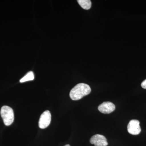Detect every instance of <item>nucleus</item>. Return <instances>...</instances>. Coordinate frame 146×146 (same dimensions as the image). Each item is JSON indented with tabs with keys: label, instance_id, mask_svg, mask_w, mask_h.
I'll return each mask as SVG.
<instances>
[{
	"label": "nucleus",
	"instance_id": "6",
	"mask_svg": "<svg viewBox=\"0 0 146 146\" xmlns=\"http://www.w3.org/2000/svg\"><path fill=\"white\" fill-rule=\"evenodd\" d=\"M100 112L104 114H110L115 109V104L111 102H104L98 107Z\"/></svg>",
	"mask_w": 146,
	"mask_h": 146
},
{
	"label": "nucleus",
	"instance_id": "8",
	"mask_svg": "<svg viewBox=\"0 0 146 146\" xmlns=\"http://www.w3.org/2000/svg\"><path fill=\"white\" fill-rule=\"evenodd\" d=\"M34 75L33 72L31 71L27 74L23 78L21 79L20 80V82L21 83L25 82L31 81L34 80Z\"/></svg>",
	"mask_w": 146,
	"mask_h": 146
},
{
	"label": "nucleus",
	"instance_id": "9",
	"mask_svg": "<svg viewBox=\"0 0 146 146\" xmlns=\"http://www.w3.org/2000/svg\"><path fill=\"white\" fill-rule=\"evenodd\" d=\"M141 86L144 89H146V79L144 80L141 83Z\"/></svg>",
	"mask_w": 146,
	"mask_h": 146
},
{
	"label": "nucleus",
	"instance_id": "5",
	"mask_svg": "<svg viewBox=\"0 0 146 146\" xmlns=\"http://www.w3.org/2000/svg\"><path fill=\"white\" fill-rule=\"evenodd\" d=\"M90 142L95 146H107L108 145L106 138L100 134H96L92 136Z\"/></svg>",
	"mask_w": 146,
	"mask_h": 146
},
{
	"label": "nucleus",
	"instance_id": "7",
	"mask_svg": "<svg viewBox=\"0 0 146 146\" xmlns=\"http://www.w3.org/2000/svg\"><path fill=\"white\" fill-rule=\"evenodd\" d=\"M79 4L84 9L88 10L91 7V2L90 0H78Z\"/></svg>",
	"mask_w": 146,
	"mask_h": 146
},
{
	"label": "nucleus",
	"instance_id": "10",
	"mask_svg": "<svg viewBox=\"0 0 146 146\" xmlns=\"http://www.w3.org/2000/svg\"><path fill=\"white\" fill-rule=\"evenodd\" d=\"M65 146H70V145H65Z\"/></svg>",
	"mask_w": 146,
	"mask_h": 146
},
{
	"label": "nucleus",
	"instance_id": "2",
	"mask_svg": "<svg viewBox=\"0 0 146 146\" xmlns=\"http://www.w3.org/2000/svg\"><path fill=\"white\" fill-rule=\"evenodd\" d=\"M1 115L5 125H10L13 123L14 113L11 108L7 106H3L1 108Z\"/></svg>",
	"mask_w": 146,
	"mask_h": 146
},
{
	"label": "nucleus",
	"instance_id": "3",
	"mask_svg": "<svg viewBox=\"0 0 146 146\" xmlns=\"http://www.w3.org/2000/svg\"><path fill=\"white\" fill-rule=\"evenodd\" d=\"M51 120V115L49 110L43 112L40 116L39 121V126L41 129H45L49 125Z\"/></svg>",
	"mask_w": 146,
	"mask_h": 146
},
{
	"label": "nucleus",
	"instance_id": "1",
	"mask_svg": "<svg viewBox=\"0 0 146 146\" xmlns=\"http://www.w3.org/2000/svg\"><path fill=\"white\" fill-rule=\"evenodd\" d=\"M91 91V88L88 84L82 83L78 84L71 90L70 97L73 100H78L89 95Z\"/></svg>",
	"mask_w": 146,
	"mask_h": 146
},
{
	"label": "nucleus",
	"instance_id": "4",
	"mask_svg": "<svg viewBox=\"0 0 146 146\" xmlns=\"http://www.w3.org/2000/svg\"><path fill=\"white\" fill-rule=\"evenodd\" d=\"M128 132L133 135H137L141 133V129L140 122L138 120H131L127 125Z\"/></svg>",
	"mask_w": 146,
	"mask_h": 146
}]
</instances>
